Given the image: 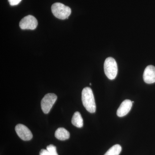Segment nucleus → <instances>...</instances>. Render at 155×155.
<instances>
[{"mask_svg":"<svg viewBox=\"0 0 155 155\" xmlns=\"http://www.w3.org/2000/svg\"><path fill=\"white\" fill-rule=\"evenodd\" d=\"M81 99L84 107L89 113H94L96 110L94 95L90 87L83 89L81 93Z\"/></svg>","mask_w":155,"mask_h":155,"instance_id":"nucleus-1","label":"nucleus"},{"mask_svg":"<svg viewBox=\"0 0 155 155\" xmlns=\"http://www.w3.org/2000/svg\"><path fill=\"white\" fill-rule=\"evenodd\" d=\"M53 15L58 19H68L71 14V9L69 7L61 3H55L51 6Z\"/></svg>","mask_w":155,"mask_h":155,"instance_id":"nucleus-2","label":"nucleus"},{"mask_svg":"<svg viewBox=\"0 0 155 155\" xmlns=\"http://www.w3.org/2000/svg\"><path fill=\"white\" fill-rule=\"evenodd\" d=\"M105 74L110 80L115 79L118 73L117 63L114 58H107L104 64Z\"/></svg>","mask_w":155,"mask_h":155,"instance_id":"nucleus-3","label":"nucleus"},{"mask_svg":"<svg viewBox=\"0 0 155 155\" xmlns=\"http://www.w3.org/2000/svg\"><path fill=\"white\" fill-rule=\"evenodd\" d=\"M57 98L58 97L54 94L48 93L45 96L41 101V108L44 113L48 114L49 113Z\"/></svg>","mask_w":155,"mask_h":155,"instance_id":"nucleus-4","label":"nucleus"},{"mask_svg":"<svg viewBox=\"0 0 155 155\" xmlns=\"http://www.w3.org/2000/svg\"><path fill=\"white\" fill-rule=\"evenodd\" d=\"M37 20L34 16L28 15L24 17L19 22V26L22 29L34 30L37 27Z\"/></svg>","mask_w":155,"mask_h":155,"instance_id":"nucleus-5","label":"nucleus"},{"mask_svg":"<svg viewBox=\"0 0 155 155\" xmlns=\"http://www.w3.org/2000/svg\"><path fill=\"white\" fill-rule=\"evenodd\" d=\"M15 130L18 136L25 141L30 140L33 137L30 130L26 126L22 124H19L16 125Z\"/></svg>","mask_w":155,"mask_h":155,"instance_id":"nucleus-6","label":"nucleus"},{"mask_svg":"<svg viewBox=\"0 0 155 155\" xmlns=\"http://www.w3.org/2000/svg\"><path fill=\"white\" fill-rule=\"evenodd\" d=\"M143 80L147 84L155 82V67L153 65L147 66L145 69L143 74Z\"/></svg>","mask_w":155,"mask_h":155,"instance_id":"nucleus-7","label":"nucleus"},{"mask_svg":"<svg viewBox=\"0 0 155 155\" xmlns=\"http://www.w3.org/2000/svg\"><path fill=\"white\" fill-rule=\"evenodd\" d=\"M132 102L129 100H125L122 102L117 110V116L122 117L127 115L132 107Z\"/></svg>","mask_w":155,"mask_h":155,"instance_id":"nucleus-8","label":"nucleus"},{"mask_svg":"<svg viewBox=\"0 0 155 155\" xmlns=\"http://www.w3.org/2000/svg\"><path fill=\"white\" fill-rule=\"evenodd\" d=\"M55 136L59 140H65L69 138L70 134L64 127H59L55 131Z\"/></svg>","mask_w":155,"mask_h":155,"instance_id":"nucleus-9","label":"nucleus"},{"mask_svg":"<svg viewBox=\"0 0 155 155\" xmlns=\"http://www.w3.org/2000/svg\"><path fill=\"white\" fill-rule=\"evenodd\" d=\"M72 125L78 128L83 127V120L79 112H76L74 113L72 117Z\"/></svg>","mask_w":155,"mask_h":155,"instance_id":"nucleus-10","label":"nucleus"},{"mask_svg":"<svg viewBox=\"0 0 155 155\" xmlns=\"http://www.w3.org/2000/svg\"><path fill=\"white\" fill-rule=\"evenodd\" d=\"M122 150V147L120 145L116 144L111 147L104 155H119Z\"/></svg>","mask_w":155,"mask_h":155,"instance_id":"nucleus-11","label":"nucleus"},{"mask_svg":"<svg viewBox=\"0 0 155 155\" xmlns=\"http://www.w3.org/2000/svg\"><path fill=\"white\" fill-rule=\"evenodd\" d=\"M47 150L51 155H58L57 151V148L54 145L51 144L47 147Z\"/></svg>","mask_w":155,"mask_h":155,"instance_id":"nucleus-12","label":"nucleus"},{"mask_svg":"<svg viewBox=\"0 0 155 155\" xmlns=\"http://www.w3.org/2000/svg\"><path fill=\"white\" fill-rule=\"evenodd\" d=\"M11 6H16L20 3L22 0H8Z\"/></svg>","mask_w":155,"mask_h":155,"instance_id":"nucleus-13","label":"nucleus"},{"mask_svg":"<svg viewBox=\"0 0 155 155\" xmlns=\"http://www.w3.org/2000/svg\"><path fill=\"white\" fill-rule=\"evenodd\" d=\"M39 155H51L47 150L42 149L39 153Z\"/></svg>","mask_w":155,"mask_h":155,"instance_id":"nucleus-14","label":"nucleus"},{"mask_svg":"<svg viewBox=\"0 0 155 155\" xmlns=\"http://www.w3.org/2000/svg\"><path fill=\"white\" fill-rule=\"evenodd\" d=\"M90 85H91V83L90 84Z\"/></svg>","mask_w":155,"mask_h":155,"instance_id":"nucleus-15","label":"nucleus"}]
</instances>
